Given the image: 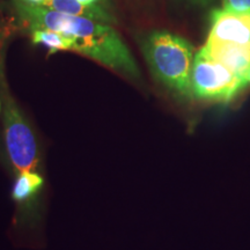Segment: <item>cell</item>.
<instances>
[{"label": "cell", "mask_w": 250, "mask_h": 250, "mask_svg": "<svg viewBox=\"0 0 250 250\" xmlns=\"http://www.w3.org/2000/svg\"><path fill=\"white\" fill-rule=\"evenodd\" d=\"M223 9L236 13H250V0H223Z\"/></svg>", "instance_id": "obj_10"}, {"label": "cell", "mask_w": 250, "mask_h": 250, "mask_svg": "<svg viewBox=\"0 0 250 250\" xmlns=\"http://www.w3.org/2000/svg\"><path fill=\"white\" fill-rule=\"evenodd\" d=\"M21 1L27 2V4H31V5H42L45 0H21Z\"/></svg>", "instance_id": "obj_11"}, {"label": "cell", "mask_w": 250, "mask_h": 250, "mask_svg": "<svg viewBox=\"0 0 250 250\" xmlns=\"http://www.w3.org/2000/svg\"><path fill=\"white\" fill-rule=\"evenodd\" d=\"M246 80L208 57L204 50L196 52L191 71V98L211 103H229L242 92Z\"/></svg>", "instance_id": "obj_3"}, {"label": "cell", "mask_w": 250, "mask_h": 250, "mask_svg": "<svg viewBox=\"0 0 250 250\" xmlns=\"http://www.w3.org/2000/svg\"><path fill=\"white\" fill-rule=\"evenodd\" d=\"M206 42L250 45V13L215 9Z\"/></svg>", "instance_id": "obj_5"}, {"label": "cell", "mask_w": 250, "mask_h": 250, "mask_svg": "<svg viewBox=\"0 0 250 250\" xmlns=\"http://www.w3.org/2000/svg\"><path fill=\"white\" fill-rule=\"evenodd\" d=\"M190 1L196 2V4H201V5H206L211 1V0H190Z\"/></svg>", "instance_id": "obj_13"}, {"label": "cell", "mask_w": 250, "mask_h": 250, "mask_svg": "<svg viewBox=\"0 0 250 250\" xmlns=\"http://www.w3.org/2000/svg\"><path fill=\"white\" fill-rule=\"evenodd\" d=\"M42 6L54 9V11H57L62 14L93 19V20L101 21L104 23L116 21L114 17L101 6L83 5L78 0H45Z\"/></svg>", "instance_id": "obj_8"}, {"label": "cell", "mask_w": 250, "mask_h": 250, "mask_svg": "<svg viewBox=\"0 0 250 250\" xmlns=\"http://www.w3.org/2000/svg\"><path fill=\"white\" fill-rule=\"evenodd\" d=\"M143 54L154 77L182 98H191L195 50L189 41L167 30H154L142 42Z\"/></svg>", "instance_id": "obj_2"}, {"label": "cell", "mask_w": 250, "mask_h": 250, "mask_svg": "<svg viewBox=\"0 0 250 250\" xmlns=\"http://www.w3.org/2000/svg\"><path fill=\"white\" fill-rule=\"evenodd\" d=\"M246 81H247V83H248V85H250V72L248 74H247V77H246Z\"/></svg>", "instance_id": "obj_15"}, {"label": "cell", "mask_w": 250, "mask_h": 250, "mask_svg": "<svg viewBox=\"0 0 250 250\" xmlns=\"http://www.w3.org/2000/svg\"><path fill=\"white\" fill-rule=\"evenodd\" d=\"M6 153L14 173L41 170L39 146L30 125L11 96L4 103Z\"/></svg>", "instance_id": "obj_4"}, {"label": "cell", "mask_w": 250, "mask_h": 250, "mask_svg": "<svg viewBox=\"0 0 250 250\" xmlns=\"http://www.w3.org/2000/svg\"><path fill=\"white\" fill-rule=\"evenodd\" d=\"M19 17L30 28L58 31L73 41V51L132 78L140 71L120 34L109 23L59 13L42 5L14 0Z\"/></svg>", "instance_id": "obj_1"}, {"label": "cell", "mask_w": 250, "mask_h": 250, "mask_svg": "<svg viewBox=\"0 0 250 250\" xmlns=\"http://www.w3.org/2000/svg\"><path fill=\"white\" fill-rule=\"evenodd\" d=\"M2 40H4V33H2L1 28H0V45H1V43H2Z\"/></svg>", "instance_id": "obj_14"}, {"label": "cell", "mask_w": 250, "mask_h": 250, "mask_svg": "<svg viewBox=\"0 0 250 250\" xmlns=\"http://www.w3.org/2000/svg\"><path fill=\"white\" fill-rule=\"evenodd\" d=\"M202 49L208 57L246 80L250 72V45L206 42Z\"/></svg>", "instance_id": "obj_7"}, {"label": "cell", "mask_w": 250, "mask_h": 250, "mask_svg": "<svg viewBox=\"0 0 250 250\" xmlns=\"http://www.w3.org/2000/svg\"><path fill=\"white\" fill-rule=\"evenodd\" d=\"M43 188L44 177L41 170L15 174L11 195L17 205L19 217L22 218L23 221L35 213V205L43 193Z\"/></svg>", "instance_id": "obj_6"}, {"label": "cell", "mask_w": 250, "mask_h": 250, "mask_svg": "<svg viewBox=\"0 0 250 250\" xmlns=\"http://www.w3.org/2000/svg\"><path fill=\"white\" fill-rule=\"evenodd\" d=\"M78 1H80L83 5H95V2L99 0H78Z\"/></svg>", "instance_id": "obj_12"}, {"label": "cell", "mask_w": 250, "mask_h": 250, "mask_svg": "<svg viewBox=\"0 0 250 250\" xmlns=\"http://www.w3.org/2000/svg\"><path fill=\"white\" fill-rule=\"evenodd\" d=\"M0 110H1V101H0Z\"/></svg>", "instance_id": "obj_16"}, {"label": "cell", "mask_w": 250, "mask_h": 250, "mask_svg": "<svg viewBox=\"0 0 250 250\" xmlns=\"http://www.w3.org/2000/svg\"><path fill=\"white\" fill-rule=\"evenodd\" d=\"M31 40L35 44H42L51 52L73 51V41L58 31L49 29L31 30Z\"/></svg>", "instance_id": "obj_9"}]
</instances>
